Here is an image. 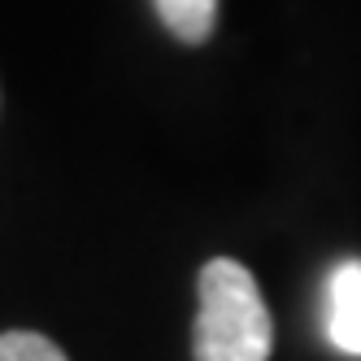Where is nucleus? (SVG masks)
<instances>
[{"label": "nucleus", "instance_id": "obj_1", "mask_svg": "<svg viewBox=\"0 0 361 361\" xmlns=\"http://www.w3.org/2000/svg\"><path fill=\"white\" fill-rule=\"evenodd\" d=\"M270 309L257 279L218 257L200 270V314H196V361H270Z\"/></svg>", "mask_w": 361, "mask_h": 361}, {"label": "nucleus", "instance_id": "obj_4", "mask_svg": "<svg viewBox=\"0 0 361 361\" xmlns=\"http://www.w3.org/2000/svg\"><path fill=\"white\" fill-rule=\"evenodd\" d=\"M0 361H66V353L35 331H9L0 335Z\"/></svg>", "mask_w": 361, "mask_h": 361}, {"label": "nucleus", "instance_id": "obj_2", "mask_svg": "<svg viewBox=\"0 0 361 361\" xmlns=\"http://www.w3.org/2000/svg\"><path fill=\"white\" fill-rule=\"evenodd\" d=\"M326 340L344 357H361V262L335 266L326 279Z\"/></svg>", "mask_w": 361, "mask_h": 361}, {"label": "nucleus", "instance_id": "obj_3", "mask_svg": "<svg viewBox=\"0 0 361 361\" xmlns=\"http://www.w3.org/2000/svg\"><path fill=\"white\" fill-rule=\"evenodd\" d=\"M152 9L183 44L209 39L214 22H218V0H152Z\"/></svg>", "mask_w": 361, "mask_h": 361}]
</instances>
